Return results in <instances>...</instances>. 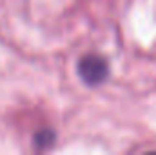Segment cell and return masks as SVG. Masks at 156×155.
Here are the masks:
<instances>
[{
	"label": "cell",
	"instance_id": "1",
	"mask_svg": "<svg viewBox=\"0 0 156 155\" xmlns=\"http://www.w3.org/2000/svg\"><path fill=\"white\" fill-rule=\"evenodd\" d=\"M78 73L87 84H100L107 77V62L98 55H87L80 60Z\"/></svg>",
	"mask_w": 156,
	"mask_h": 155
}]
</instances>
